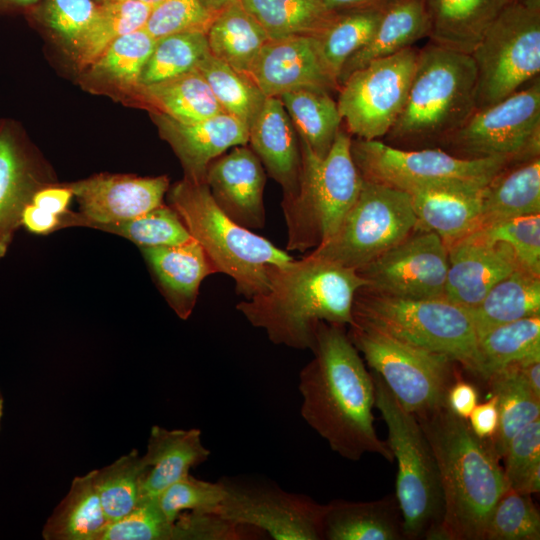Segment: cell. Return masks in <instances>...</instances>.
Wrapping results in <instances>:
<instances>
[{"label": "cell", "mask_w": 540, "mask_h": 540, "mask_svg": "<svg viewBox=\"0 0 540 540\" xmlns=\"http://www.w3.org/2000/svg\"><path fill=\"white\" fill-rule=\"evenodd\" d=\"M205 183L217 206L234 222L250 230L264 227L266 174L250 147L235 146L215 158L207 168Z\"/></svg>", "instance_id": "19"}, {"label": "cell", "mask_w": 540, "mask_h": 540, "mask_svg": "<svg viewBox=\"0 0 540 540\" xmlns=\"http://www.w3.org/2000/svg\"><path fill=\"white\" fill-rule=\"evenodd\" d=\"M476 109L503 100L540 72V0L509 1L470 54Z\"/></svg>", "instance_id": "9"}, {"label": "cell", "mask_w": 540, "mask_h": 540, "mask_svg": "<svg viewBox=\"0 0 540 540\" xmlns=\"http://www.w3.org/2000/svg\"><path fill=\"white\" fill-rule=\"evenodd\" d=\"M416 229L407 192L363 179L359 195L337 231L309 254L358 270Z\"/></svg>", "instance_id": "11"}, {"label": "cell", "mask_w": 540, "mask_h": 540, "mask_svg": "<svg viewBox=\"0 0 540 540\" xmlns=\"http://www.w3.org/2000/svg\"><path fill=\"white\" fill-rule=\"evenodd\" d=\"M152 5L133 0L97 3L93 19L73 57L80 70L96 60L118 38L143 29Z\"/></svg>", "instance_id": "38"}, {"label": "cell", "mask_w": 540, "mask_h": 540, "mask_svg": "<svg viewBox=\"0 0 540 540\" xmlns=\"http://www.w3.org/2000/svg\"><path fill=\"white\" fill-rule=\"evenodd\" d=\"M478 404V391L473 384L457 377L446 394L447 407L458 417L467 420Z\"/></svg>", "instance_id": "56"}, {"label": "cell", "mask_w": 540, "mask_h": 540, "mask_svg": "<svg viewBox=\"0 0 540 540\" xmlns=\"http://www.w3.org/2000/svg\"><path fill=\"white\" fill-rule=\"evenodd\" d=\"M215 14L201 0H161L152 6L144 26L155 40L177 33H207Z\"/></svg>", "instance_id": "49"}, {"label": "cell", "mask_w": 540, "mask_h": 540, "mask_svg": "<svg viewBox=\"0 0 540 540\" xmlns=\"http://www.w3.org/2000/svg\"><path fill=\"white\" fill-rule=\"evenodd\" d=\"M94 229L121 236L139 248L178 245L192 239L178 213L164 203L137 217Z\"/></svg>", "instance_id": "45"}, {"label": "cell", "mask_w": 540, "mask_h": 540, "mask_svg": "<svg viewBox=\"0 0 540 540\" xmlns=\"http://www.w3.org/2000/svg\"><path fill=\"white\" fill-rule=\"evenodd\" d=\"M484 188L436 186L408 192L417 229L436 233L447 246L466 237L480 226Z\"/></svg>", "instance_id": "25"}, {"label": "cell", "mask_w": 540, "mask_h": 540, "mask_svg": "<svg viewBox=\"0 0 540 540\" xmlns=\"http://www.w3.org/2000/svg\"><path fill=\"white\" fill-rule=\"evenodd\" d=\"M477 337L502 324L540 315V276L521 268L494 285L475 306L467 308Z\"/></svg>", "instance_id": "35"}, {"label": "cell", "mask_w": 540, "mask_h": 540, "mask_svg": "<svg viewBox=\"0 0 540 540\" xmlns=\"http://www.w3.org/2000/svg\"><path fill=\"white\" fill-rule=\"evenodd\" d=\"M326 540L405 539L402 514L395 495L373 501L333 500L323 517Z\"/></svg>", "instance_id": "28"}, {"label": "cell", "mask_w": 540, "mask_h": 540, "mask_svg": "<svg viewBox=\"0 0 540 540\" xmlns=\"http://www.w3.org/2000/svg\"><path fill=\"white\" fill-rule=\"evenodd\" d=\"M109 523L90 471L73 479L44 524L42 536L45 540H100Z\"/></svg>", "instance_id": "33"}, {"label": "cell", "mask_w": 540, "mask_h": 540, "mask_svg": "<svg viewBox=\"0 0 540 540\" xmlns=\"http://www.w3.org/2000/svg\"><path fill=\"white\" fill-rule=\"evenodd\" d=\"M530 389L540 397V359L514 365Z\"/></svg>", "instance_id": "59"}, {"label": "cell", "mask_w": 540, "mask_h": 540, "mask_svg": "<svg viewBox=\"0 0 540 540\" xmlns=\"http://www.w3.org/2000/svg\"><path fill=\"white\" fill-rule=\"evenodd\" d=\"M225 495L214 511L239 526L265 531L275 540H322L327 504L286 491L276 483L242 477L220 479Z\"/></svg>", "instance_id": "15"}, {"label": "cell", "mask_w": 540, "mask_h": 540, "mask_svg": "<svg viewBox=\"0 0 540 540\" xmlns=\"http://www.w3.org/2000/svg\"><path fill=\"white\" fill-rule=\"evenodd\" d=\"M209 53L206 34L202 32L177 33L156 39L140 83L148 85L191 72Z\"/></svg>", "instance_id": "44"}, {"label": "cell", "mask_w": 540, "mask_h": 540, "mask_svg": "<svg viewBox=\"0 0 540 540\" xmlns=\"http://www.w3.org/2000/svg\"><path fill=\"white\" fill-rule=\"evenodd\" d=\"M411 233L403 241L356 270L374 293L410 299L442 297L448 248L434 232Z\"/></svg>", "instance_id": "16"}, {"label": "cell", "mask_w": 540, "mask_h": 540, "mask_svg": "<svg viewBox=\"0 0 540 540\" xmlns=\"http://www.w3.org/2000/svg\"><path fill=\"white\" fill-rule=\"evenodd\" d=\"M374 406L388 428V445L397 461L395 496L405 539H432L443 517V495L433 450L416 416L394 397L378 373L370 371Z\"/></svg>", "instance_id": "8"}, {"label": "cell", "mask_w": 540, "mask_h": 540, "mask_svg": "<svg viewBox=\"0 0 540 540\" xmlns=\"http://www.w3.org/2000/svg\"><path fill=\"white\" fill-rule=\"evenodd\" d=\"M140 251L168 305L180 319H188L202 281L217 273L203 248L192 238L182 244Z\"/></svg>", "instance_id": "23"}, {"label": "cell", "mask_w": 540, "mask_h": 540, "mask_svg": "<svg viewBox=\"0 0 540 540\" xmlns=\"http://www.w3.org/2000/svg\"><path fill=\"white\" fill-rule=\"evenodd\" d=\"M510 1H512V0H510Z\"/></svg>", "instance_id": "64"}, {"label": "cell", "mask_w": 540, "mask_h": 540, "mask_svg": "<svg viewBox=\"0 0 540 540\" xmlns=\"http://www.w3.org/2000/svg\"><path fill=\"white\" fill-rule=\"evenodd\" d=\"M325 6L334 11H343L362 8L384 9L393 0H319Z\"/></svg>", "instance_id": "58"}, {"label": "cell", "mask_w": 540, "mask_h": 540, "mask_svg": "<svg viewBox=\"0 0 540 540\" xmlns=\"http://www.w3.org/2000/svg\"><path fill=\"white\" fill-rule=\"evenodd\" d=\"M150 116L178 157L184 178L193 182L205 183L209 164L227 149L248 144L249 129L225 112L190 123L158 112Z\"/></svg>", "instance_id": "21"}, {"label": "cell", "mask_w": 540, "mask_h": 540, "mask_svg": "<svg viewBox=\"0 0 540 540\" xmlns=\"http://www.w3.org/2000/svg\"><path fill=\"white\" fill-rule=\"evenodd\" d=\"M21 226L31 233L45 235L62 229V220L61 216L49 213L30 202L22 212Z\"/></svg>", "instance_id": "57"}, {"label": "cell", "mask_w": 540, "mask_h": 540, "mask_svg": "<svg viewBox=\"0 0 540 540\" xmlns=\"http://www.w3.org/2000/svg\"><path fill=\"white\" fill-rule=\"evenodd\" d=\"M55 183L53 173L18 125L0 121V260L21 226L25 206L41 187Z\"/></svg>", "instance_id": "18"}, {"label": "cell", "mask_w": 540, "mask_h": 540, "mask_svg": "<svg viewBox=\"0 0 540 540\" xmlns=\"http://www.w3.org/2000/svg\"><path fill=\"white\" fill-rule=\"evenodd\" d=\"M413 46L374 60L340 85L337 105L346 131L363 140H381L401 114L416 68Z\"/></svg>", "instance_id": "14"}, {"label": "cell", "mask_w": 540, "mask_h": 540, "mask_svg": "<svg viewBox=\"0 0 540 540\" xmlns=\"http://www.w3.org/2000/svg\"><path fill=\"white\" fill-rule=\"evenodd\" d=\"M383 10L362 8L337 11L330 22L312 36L323 65L337 83L346 60L374 35Z\"/></svg>", "instance_id": "37"}, {"label": "cell", "mask_w": 540, "mask_h": 540, "mask_svg": "<svg viewBox=\"0 0 540 540\" xmlns=\"http://www.w3.org/2000/svg\"><path fill=\"white\" fill-rule=\"evenodd\" d=\"M486 381L498 401L499 427L492 442L502 458L510 440L540 419V397L525 383L514 365L493 373Z\"/></svg>", "instance_id": "41"}, {"label": "cell", "mask_w": 540, "mask_h": 540, "mask_svg": "<svg viewBox=\"0 0 540 540\" xmlns=\"http://www.w3.org/2000/svg\"><path fill=\"white\" fill-rule=\"evenodd\" d=\"M250 148L282 187L283 198L298 188L301 152L298 134L279 97H267L249 128Z\"/></svg>", "instance_id": "24"}, {"label": "cell", "mask_w": 540, "mask_h": 540, "mask_svg": "<svg viewBox=\"0 0 540 540\" xmlns=\"http://www.w3.org/2000/svg\"><path fill=\"white\" fill-rule=\"evenodd\" d=\"M167 198L217 273L231 277L236 293L244 299L266 291L270 270L294 259L265 237L230 219L217 206L206 183L183 178L169 187Z\"/></svg>", "instance_id": "5"}, {"label": "cell", "mask_w": 540, "mask_h": 540, "mask_svg": "<svg viewBox=\"0 0 540 540\" xmlns=\"http://www.w3.org/2000/svg\"><path fill=\"white\" fill-rule=\"evenodd\" d=\"M366 286L356 270L308 254L273 267L266 291L236 308L275 345L311 350L318 323L354 324V298Z\"/></svg>", "instance_id": "2"}, {"label": "cell", "mask_w": 540, "mask_h": 540, "mask_svg": "<svg viewBox=\"0 0 540 540\" xmlns=\"http://www.w3.org/2000/svg\"><path fill=\"white\" fill-rule=\"evenodd\" d=\"M96 3H100V2H104V1H110V0H94ZM133 1H139V2H143V3H146V4H149V5H155L156 3H158L159 1L161 0H133Z\"/></svg>", "instance_id": "62"}, {"label": "cell", "mask_w": 540, "mask_h": 540, "mask_svg": "<svg viewBox=\"0 0 540 540\" xmlns=\"http://www.w3.org/2000/svg\"><path fill=\"white\" fill-rule=\"evenodd\" d=\"M539 76L492 105L475 109L439 148L463 158L502 157L512 162L539 156Z\"/></svg>", "instance_id": "13"}, {"label": "cell", "mask_w": 540, "mask_h": 540, "mask_svg": "<svg viewBox=\"0 0 540 540\" xmlns=\"http://www.w3.org/2000/svg\"><path fill=\"white\" fill-rule=\"evenodd\" d=\"M481 378L515 364L540 359V315L494 327L478 337Z\"/></svg>", "instance_id": "40"}, {"label": "cell", "mask_w": 540, "mask_h": 540, "mask_svg": "<svg viewBox=\"0 0 540 540\" xmlns=\"http://www.w3.org/2000/svg\"><path fill=\"white\" fill-rule=\"evenodd\" d=\"M447 248L443 297L466 308L477 305L494 285L520 268L512 249L501 242L467 235Z\"/></svg>", "instance_id": "22"}, {"label": "cell", "mask_w": 540, "mask_h": 540, "mask_svg": "<svg viewBox=\"0 0 540 540\" xmlns=\"http://www.w3.org/2000/svg\"><path fill=\"white\" fill-rule=\"evenodd\" d=\"M210 456L201 439V431L192 429L151 428L147 449L142 455L146 466L141 482V497H157L173 483L189 475L190 470Z\"/></svg>", "instance_id": "26"}, {"label": "cell", "mask_w": 540, "mask_h": 540, "mask_svg": "<svg viewBox=\"0 0 540 540\" xmlns=\"http://www.w3.org/2000/svg\"><path fill=\"white\" fill-rule=\"evenodd\" d=\"M433 450L442 488L440 540H484L492 510L508 488L490 439L477 437L447 405L416 416Z\"/></svg>", "instance_id": "3"}, {"label": "cell", "mask_w": 540, "mask_h": 540, "mask_svg": "<svg viewBox=\"0 0 540 540\" xmlns=\"http://www.w3.org/2000/svg\"><path fill=\"white\" fill-rule=\"evenodd\" d=\"M351 141L340 128L328 154L320 158L299 139L298 188L282 200L287 250L305 252L327 241L356 201L363 177L352 158Z\"/></svg>", "instance_id": "7"}, {"label": "cell", "mask_w": 540, "mask_h": 540, "mask_svg": "<svg viewBox=\"0 0 540 540\" xmlns=\"http://www.w3.org/2000/svg\"><path fill=\"white\" fill-rule=\"evenodd\" d=\"M230 1L231 0H201L204 6L215 15L221 12Z\"/></svg>", "instance_id": "61"}, {"label": "cell", "mask_w": 540, "mask_h": 540, "mask_svg": "<svg viewBox=\"0 0 540 540\" xmlns=\"http://www.w3.org/2000/svg\"><path fill=\"white\" fill-rule=\"evenodd\" d=\"M146 466L137 450L113 463L93 470V481L107 518L116 521L129 513L140 500Z\"/></svg>", "instance_id": "43"}, {"label": "cell", "mask_w": 540, "mask_h": 540, "mask_svg": "<svg viewBox=\"0 0 540 540\" xmlns=\"http://www.w3.org/2000/svg\"><path fill=\"white\" fill-rule=\"evenodd\" d=\"M94 0H40L28 14L73 56L95 14Z\"/></svg>", "instance_id": "46"}, {"label": "cell", "mask_w": 540, "mask_h": 540, "mask_svg": "<svg viewBox=\"0 0 540 540\" xmlns=\"http://www.w3.org/2000/svg\"><path fill=\"white\" fill-rule=\"evenodd\" d=\"M73 193L67 183H51L38 189L31 199V203L41 209L61 216L69 211L68 207Z\"/></svg>", "instance_id": "55"}, {"label": "cell", "mask_w": 540, "mask_h": 540, "mask_svg": "<svg viewBox=\"0 0 540 540\" xmlns=\"http://www.w3.org/2000/svg\"><path fill=\"white\" fill-rule=\"evenodd\" d=\"M281 99L298 137L320 158L325 157L341 128L337 101L322 89L301 88L283 93Z\"/></svg>", "instance_id": "36"}, {"label": "cell", "mask_w": 540, "mask_h": 540, "mask_svg": "<svg viewBox=\"0 0 540 540\" xmlns=\"http://www.w3.org/2000/svg\"><path fill=\"white\" fill-rule=\"evenodd\" d=\"M530 496L507 488L492 510L484 540H539L540 514Z\"/></svg>", "instance_id": "48"}, {"label": "cell", "mask_w": 540, "mask_h": 540, "mask_svg": "<svg viewBox=\"0 0 540 540\" xmlns=\"http://www.w3.org/2000/svg\"><path fill=\"white\" fill-rule=\"evenodd\" d=\"M133 100L140 102L149 112H158L185 123L204 120L224 112L197 70L140 85Z\"/></svg>", "instance_id": "32"}, {"label": "cell", "mask_w": 540, "mask_h": 540, "mask_svg": "<svg viewBox=\"0 0 540 540\" xmlns=\"http://www.w3.org/2000/svg\"><path fill=\"white\" fill-rule=\"evenodd\" d=\"M195 70L205 79L222 110L249 129L267 98L259 87L211 53Z\"/></svg>", "instance_id": "42"}, {"label": "cell", "mask_w": 540, "mask_h": 540, "mask_svg": "<svg viewBox=\"0 0 540 540\" xmlns=\"http://www.w3.org/2000/svg\"><path fill=\"white\" fill-rule=\"evenodd\" d=\"M155 39L140 29L115 40L83 69V83L93 91L134 99Z\"/></svg>", "instance_id": "29"}, {"label": "cell", "mask_w": 540, "mask_h": 540, "mask_svg": "<svg viewBox=\"0 0 540 540\" xmlns=\"http://www.w3.org/2000/svg\"><path fill=\"white\" fill-rule=\"evenodd\" d=\"M510 0H424L430 42L471 54Z\"/></svg>", "instance_id": "27"}, {"label": "cell", "mask_w": 540, "mask_h": 540, "mask_svg": "<svg viewBox=\"0 0 540 540\" xmlns=\"http://www.w3.org/2000/svg\"><path fill=\"white\" fill-rule=\"evenodd\" d=\"M473 433L481 439L492 440L499 427V408L496 395L477 404L467 419Z\"/></svg>", "instance_id": "54"}, {"label": "cell", "mask_w": 540, "mask_h": 540, "mask_svg": "<svg viewBox=\"0 0 540 540\" xmlns=\"http://www.w3.org/2000/svg\"><path fill=\"white\" fill-rule=\"evenodd\" d=\"M270 40L319 33L337 11L319 0H239Z\"/></svg>", "instance_id": "39"}, {"label": "cell", "mask_w": 540, "mask_h": 540, "mask_svg": "<svg viewBox=\"0 0 540 540\" xmlns=\"http://www.w3.org/2000/svg\"><path fill=\"white\" fill-rule=\"evenodd\" d=\"M206 38L214 57L246 76L262 47L270 40L239 0H231L215 16Z\"/></svg>", "instance_id": "34"}, {"label": "cell", "mask_w": 540, "mask_h": 540, "mask_svg": "<svg viewBox=\"0 0 540 540\" xmlns=\"http://www.w3.org/2000/svg\"><path fill=\"white\" fill-rule=\"evenodd\" d=\"M475 109L476 68L472 57L429 41L418 50L406 104L384 142L394 147L440 146Z\"/></svg>", "instance_id": "4"}, {"label": "cell", "mask_w": 540, "mask_h": 540, "mask_svg": "<svg viewBox=\"0 0 540 540\" xmlns=\"http://www.w3.org/2000/svg\"><path fill=\"white\" fill-rule=\"evenodd\" d=\"M314 358L300 371L298 389L304 421L341 457L366 453L394 460L374 427V385L344 326L318 323Z\"/></svg>", "instance_id": "1"}, {"label": "cell", "mask_w": 540, "mask_h": 540, "mask_svg": "<svg viewBox=\"0 0 540 540\" xmlns=\"http://www.w3.org/2000/svg\"><path fill=\"white\" fill-rule=\"evenodd\" d=\"M350 328L353 345L407 411L420 416L446 405L448 388L457 378L452 360L369 328Z\"/></svg>", "instance_id": "12"}, {"label": "cell", "mask_w": 540, "mask_h": 540, "mask_svg": "<svg viewBox=\"0 0 540 540\" xmlns=\"http://www.w3.org/2000/svg\"><path fill=\"white\" fill-rule=\"evenodd\" d=\"M351 154L363 179L407 193L436 186L484 188L514 163L502 157L463 158L439 147L403 149L358 138L351 141Z\"/></svg>", "instance_id": "10"}, {"label": "cell", "mask_w": 540, "mask_h": 540, "mask_svg": "<svg viewBox=\"0 0 540 540\" xmlns=\"http://www.w3.org/2000/svg\"><path fill=\"white\" fill-rule=\"evenodd\" d=\"M3 413H4V398L0 390V428H1V423H2Z\"/></svg>", "instance_id": "63"}, {"label": "cell", "mask_w": 540, "mask_h": 540, "mask_svg": "<svg viewBox=\"0 0 540 540\" xmlns=\"http://www.w3.org/2000/svg\"><path fill=\"white\" fill-rule=\"evenodd\" d=\"M240 527L215 512L184 511L173 522V540H238Z\"/></svg>", "instance_id": "53"}, {"label": "cell", "mask_w": 540, "mask_h": 540, "mask_svg": "<svg viewBox=\"0 0 540 540\" xmlns=\"http://www.w3.org/2000/svg\"><path fill=\"white\" fill-rule=\"evenodd\" d=\"M469 235L508 245L519 267L540 276V214L509 218L480 226Z\"/></svg>", "instance_id": "47"}, {"label": "cell", "mask_w": 540, "mask_h": 540, "mask_svg": "<svg viewBox=\"0 0 540 540\" xmlns=\"http://www.w3.org/2000/svg\"><path fill=\"white\" fill-rule=\"evenodd\" d=\"M40 0H0V13H28Z\"/></svg>", "instance_id": "60"}, {"label": "cell", "mask_w": 540, "mask_h": 540, "mask_svg": "<svg viewBox=\"0 0 540 540\" xmlns=\"http://www.w3.org/2000/svg\"><path fill=\"white\" fill-rule=\"evenodd\" d=\"M79 204V212L61 215L66 227L95 228L142 215L163 204L170 187L166 175L140 177L100 173L67 183Z\"/></svg>", "instance_id": "17"}, {"label": "cell", "mask_w": 540, "mask_h": 540, "mask_svg": "<svg viewBox=\"0 0 540 540\" xmlns=\"http://www.w3.org/2000/svg\"><path fill=\"white\" fill-rule=\"evenodd\" d=\"M511 164L483 189L480 226L540 214L539 156L520 161L513 168Z\"/></svg>", "instance_id": "31"}, {"label": "cell", "mask_w": 540, "mask_h": 540, "mask_svg": "<svg viewBox=\"0 0 540 540\" xmlns=\"http://www.w3.org/2000/svg\"><path fill=\"white\" fill-rule=\"evenodd\" d=\"M427 29L424 0H393L384 8L370 41L344 63L338 78L339 87L355 70L374 60L396 54L427 37Z\"/></svg>", "instance_id": "30"}, {"label": "cell", "mask_w": 540, "mask_h": 540, "mask_svg": "<svg viewBox=\"0 0 540 540\" xmlns=\"http://www.w3.org/2000/svg\"><path fill=\"white\" fill-rule=\"evenodd\" d=\"M224 495L221 480L210 482L189 474L166 488L157 500L164 515L173 522L184 511L214 512Z\"/></svg>", "instance_id": "51"}, {"label": "cell", "mask_w": 540, "mask_h": 540, "mask_svg": "<svg viewBox=\"0 0 540 540\" xmlns=\"http://www.w3.org/2000/svg\"><path fill=\"white\" fill-rule=\"evenodd\" d=\"M248 77L266 97H279L301 88L339 90L321 61L312 36L269 40L254 60Z\"/></svg>", "instance_id": "20"}, {"label": "cell", "mask_w": 540, "mask_h": 540, "mask_svg": "<svg viewBox=\"0 0 540 540\" xmlns=\"http://www.w3.org/2000/svg\"><path fill=\"white\" fill-rule=\"evenodd\" d=\"M352 313V326L369 328L408 345L444 355L481 376L478 337L466 307L443 296L400 298L363 287L354 298Z\"/></svg>", "instance_id": "6"}, {"label": "cell", "mask_w": 540, "mask_h": 540, "mask_svg": "<svg viewBox=\"0 0 540 540\" xmlns=\"http://www.w3.org/2000/svg\"><path fill=\"white\" fill-rule=\"evenodd\" d=\"M502 458L507 487L515 490L530 472L540 467V419L510 440Z\"/></svg>", "instance_id": "52"}, {"label": "cell", "mask_w": 540, "mask_h": 540, "mask_svg": "<svg viewBox=\"0 0 540 540\" xmlns=\"http://www.w3.org/2000/svg\"><path fill=\"white\" fill-rule=\"evenodd\" d=\"M173 522L157 497H141L129 513L109 523L100 540H173Z\"/></svg>", "instance_id": "50"}]
</instances>
